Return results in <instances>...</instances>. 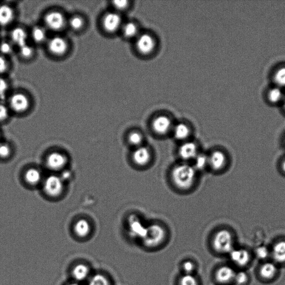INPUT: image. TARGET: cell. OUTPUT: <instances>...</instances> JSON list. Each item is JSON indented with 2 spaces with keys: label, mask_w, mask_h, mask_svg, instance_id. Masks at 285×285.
<instances>
[{
  "label": "cell",
  "mask_w": 285,
  "mask_h": 285,
  "mask_svg": "<svg viewBox=\"0 0 285 285\" xmlns=\"http://www.w3.org/2000/svg\"><path fill=\"white\" fill-rule=\"evenodd\" d=\"M175 185L182 189H187L193 185L195 178V169L187 164L178 165L172 174Z\"/></svg>",
  "instance_id": "1"
},
{
  "label": "cell",
  "mask_w": 285,
  "mask_h": 285,
  "mask_svg": "<svg viewBox=\"0 0 285 285\" xmlns=\"http://www.w3.org/2000/svg\"><path fill=\"white\" fill-rule=\"evenodd\" d=\"M212 246L218 253L229 254L235 248L234 234L225 229L217 231L213 237Z\"/></svg>",
  "instance_id": "2"
},
{
  "label": "cell",
  "mask_w": 285,
  "mask_h": 285,
  "mask_svg": "<svg viewBox=\"0 0 285 285\" xmlns=\"http://www.w3.org/2000/svg\"><path fill=\"white\" fill-rule=\"evenodd\" d=\"M165 237L164 229L158 224H153L147 227L146 234L141 240L147 247L154 248L161 245Z\"/></svg>",
  "instance_id": "3"
},
{
  "label": "cell",
  "mask_w": 285,
  "mask_h": 285,
  "mask_svg": "<svg viewBox=\"0 0 285 285\" xmlns=\"http://www.w3.org/2000/svg\"><path fill=\"white\" fill-rule=\"evenodd\" d=\"M43 185L45 193L49 197H58L63 192L64 181L61 177L50 175L45 178Z\"/></svg>",
  "instance_id": "4"
},
{
  "label": "cell",
  "mask_w": 285,
  "mask_h": 285,
  "mask_svg": "<svg viewBox=\"0 0 285 285\" xmlns=\"http://www.w3.org/2000/svg\"><path fill=\"white\" fill-rule=\"evenodd\" d=\"M229 254L231 262L241 269H244L251 263V254L244 248L235 247Z\"/></svg>",
  "instance_id": "5"
},
{
  "label": "cell",
  "mask_w": 285,
  "mask_h": 285,
  "mask_svg": "<svg viewBox=\"0 0 285 285\" xmlns=\"http://www.w3.org/2000/svg\"><path fill=\"white\" fill-rule=\"evenodd\" d=\"M278 272V265L272 261H265L259 269V276L264 281L274 280L277 277Z\"/></svg>",
  "instance_id": "6"
},
{
  "label": "cell",
  "mask_w": 285,
  "mask_h": 285,
  "mask_svg": "<svg viewBox=\"0 0 285 285\" xmlns=\"http://www.w3.org/2000/svg\"><path fill=\"white\" fill-rule=\"evenodd\" d=\"M236 271L229 265L218 267L215 272L216 281L222 285H227L234 282Z\"/></svg>",
  "instance_id": "7"
},
{
  "label": "cell",
  "mask_w": 285,
  "mask_h": 285,
  "mask_svg": "<svg viewBox=\"0 0 285 285\" xmlns=\"http://www.w3.org/2000/svg\"><path fill=\"white\" fill-rule=\"evenodd\" d=\"M68 163L66 156L60 152H52L47 156L46 160L47 167L52 171L63 170Z\"/></svg>",
  "instance_id": "8"
},
{
  "label": "cell",
  "mask_w": 285,
  "mask_h": 285,
  "mask_svg": "<svg viewBox=\"0 0 285 285\" xmlns=\"http://www.w3.org/2000/svg\"><path fill=\"white\" fill-rule=\"evenodd\" d=\"M136 48L141 54H150L155 48V40L149 34H142L136 40Z\"/></svg>",
  "instance_id": "9"
},
{
  "label": "cell",
  "mask_w": 285,
  "mask_h": 285,
  "mask_svg": "<svg viewBox=\"0 0 285 285\" xmlns=\"http://www.w3.org/2000/svg\"><path fill=\"white\" fill-rule=\"evenodd\" d=\"M45 21L47 26L53 31H60L65 23L64 16L57 11H52L46 15Z\"/></svg>",
  "instance_id": "10"
},
{
  "label": "cell",
  "mask_w": 285,
  "mask_h": 285,
  "mask_svg": "<svg viewBox=\"0 0 285 285\" xmlns=\"http://www.w3.org/2000/svg\"><path fill=\"white\" fill-rule=\"evenodd\" d=\"M271 251V258L278 265H285V240L276 242Z\"/></svg>",
  "instance_id": "11"
},
{
  "label": "cell",
  "mask_w": 285,
  "mask_h": 285,
  "mask_svg": "<svg viewBox=\"0 0 285 285\" xmlns=\"http://www.w3.org/2000/svg\"><path fill=\"white\" fill-rule=\"evenodd\" d=\"M10 103L12 109L18 112L25 111L29 106V100L25 94L15 93L10 98Z\"/></svg>",
  "instance_id": "12"
},
{
  "label": "cell",
  "mask_w": 285,
  "mask_h": 285,
  "mask_svg": "<svg viewBox=\"0 0 285 285\" xmlns=\"http://www.w3.org/2000/svg\"><path fill=\"white\" fill-rule=\"evenodd\" d=\"M122 23L121 17L120 15L110 13L106 14L103 20V25L107 32L114 33L120 27Z\"/></svg>",
  "instance_id": "13"
},
{
  "label": "cell",
  "mask_w": 285,
  "mask_h": 285,
  "mask_svg": "<svg viewBox=\"0 0 285 285\" xmlns=\"http://www.w3.org/2000/svg\"><path fill=\"white\" fill-rule=\"evenodd\" d=\"M227 156L221 151L213 152L209 157V165L214 170H220L226 165Z\"/></svg>",
  "instance_id": "14"
},
{
  "label": "cell",
  "mask_w": 285,
  "mask_h": 285,
  "mask_svg": "<svg viewBox=\"0 0 285 285\" xmlns=\"http://www.w3.org/2000/svg\"><path fill=\"white\" fill-rule=\"evenodd\" d=\"M172 123L170 119L165 116H161L157 117L152 123L154 131L160 135H163L169 131Z\"/></svg>",
  "instance_id": "15"
},
{
  "label": "cell",
  "mask_w": 285,
  "mask_h": 285,
  "mask_svg": "<svg viewBox=\"0 0 285 285\" xmlns=\"http://www.w3.org/2000/svg\"><path fill=\"white\" fill-rule=\"evenodd\" d=\"M151 153L146 147H138L133 153L134 162L138 165H146L150 162Z\"/></svg>",
  "instance_id": "16"
},
{
  "label": "cell",
  "mask_w": 285,
  "mask_h": 285,
  "mask_svg": "<svg viewBox=\"0 0 285 285\" xmlns=\"http://www.w3.org/2000/svg\"><path fill=\"white\" fill-rule=\"evenodd\" d=\"M48 47L53 54L62 55L67 51L68 44L63 38L57 37L52 38L49 41Z\"/></svg>",
  "instance_id": "17"
},
{
  "label": "cell",
  "mask_w": 285,
  "mask_h": 285,
  "mask_svg": "<svg viewBox=\"0 0 285 285\" xmlns=\"http://www.w3.org/2000/svg\"><path fill=\"white\" fill-rule=\"evenodd\" d=\"M129 225L130 233H131L133 236L140 237L141 239L144 238L146 233L147 227L142 225L137 217L134 215L130 216L129 218Z\"/></svg>",
  "instance_id": "18"
},
{
  "label": "cell",
  "mask_w": 285,
  "mask_h": 285,
  "mask_svg": "<svg viewBox=\"0 0 285 285\" xmlns=\"http://www.w3.org/2000/svg\"><path fill=\"white\" fill-rule=\"evenodd\" d=\"M179 154L183 159H194L197 156V147L193 142H186L180 148Z\"/></svg>",
  "instance_id": "19"
},
{
  "label": "cell",
  "mask_w": 285,
  "mask_h": 285,
  "mask_svg": "<svg viewBox=\"0 0 285 285\" xmlns=\"http://www.w3.org/2000/svg\"><path fill=\"white\" fill-rule=\"evenodd\" d=\"M74 233L81 238L87 237L91 232V225L85 219H80L74 224Z\"/></svg>",
  "instance_id": "20"
},
{
  "label": "cell",
  "mask_w": 285,
  "mask_h": 285,
  "mask_svg": "<svg viewBox=\"0 0 285 285\" xmlns=\"http://www.w3.org/2000/svg\"><path fill=\"white\" fill-rule=\"evenodd\" d=\"M73 277L77 282H81L86 280L90 275L89 267L83 264L76 265L72 271Z\"/></svg>",
  "instance_id": "21"
},
{
  "label": "cell",
  "mask_w": 285,
  "mask_h": 285,
  "mask_svg": "<svg viewBox=\"0 0 285 285\" xmlns=\"http://www.w3.org/2000/svg\"><path fill=\"white\" fill-rule=\"evenodd\" d=\"M14 13L13 9L8 5L0 7V25L7 26L13 21Z\"/></svg>",
  "instance_id": "22"
},
{
  "label": "cell",
  "mask_w": 285,
  "mask_h": 285,
  "mask_svg": "<svg viewBox=\"0 0 285 285\" xmlns=\"http://www.w3.org/2000/svg\"><path fill=\"white\" fill-rule=\"evenodd\" d=\"M25 180L28 185L36 186L42 181V175L38 169L31 168L25 172Z\"/></svg>",
  "instance_id": "23"
},
{
  "label": "cell",
  "mask_w": 285,
  "mask_h": 285,
  "mask_svg": "<svg viewBox=\"0 0 285 285\" xmlns=\"http://www.w3.org/2000/svg\"><path fill=\"white\" fill-rule=\"evenodd\" d=\"M11 37L13 42L19 47L26 44L27 34L22 28H14L11 32Z\"/></svg>",
  "instance_id": "24"
},
{
  "label": "cell",
  "mask_w": 285,
  "mask_h": 285,
  "mask_svg": "<svg viewBox=\"0 0 285 285\" xmlns=\"http://www.w3.org/2000/svg\"><path fill=\"white\" fill-rule=\"evenodd\" d=\"M190 130L186 124L180 123L174 129V135L178 140L186 139L189 135Z\"/></svg>",
  "instance_id": "25"
},
{
  "label": "cell",
  "mask_w": 285,
  "mask_h": 285,
  "mask_svg": "<svg viewBox=\"0 0 285 285\" xmlns=\"http://www.w3.org/2000/svg\"><path fill=\"white\" fill-rule=\"evenodd\" d=\"M249 281V276L246 271L241 269L238 271H236L234 283L236 285H247Z\"/></svg>",
  "instance_id": "26"
},
{
  "label": "cell",
  "mask_w": 285,
  "mask_h": 285,
  "mask_svg": "<svg viewBox=\"0 0 285 285\" xmlns=\"http://www.w3.org/2000/svg\"><path fill=\"white\" fill-rule=\"evenodd\" d=\"M123 31L125 37L132 38L137 35L138 29L135 23L129 22L124 26Z\"/></svg>",
  "instance_id": "27"
},
{
  "label": "cell",
  "mask_w": 285,
  "mask_h": 285,
  "mask_svg": "<svg viewBox=\"0 0 285 285\" xmlns=\"http://www.w3.org/2000/svg\"><path fill=\"white\" fill-rule=\"evenodd\" d=\"M283 93L279 88L271 89L268 93V99L272 103H277L282 99Z\"/></svg>",
  "instance_id": "28"
},
{
  "label": "cell",
  "mask_w": 285,
  "mask_h": 285,
  "mask_svg": "<svg viewBox=\"0 0 285 285\" xmlns=\"http://www.w3.org/2000/svg\"><path fill=\"white\" fill-rule=\"evenodd\" d=\"M255 256L260 260L265 261H268L269 258H271V251L270 249L264 246L259 247L256 248L254 252Z\"/></svg>",
  "instance_id": "29"
},
{
  "label": "cell",
  "mask_w": 285,
  "mask_h": 285,
  "mask_svg": "<svg viewBox=\"0 0 285 285\" xmlns=\"http://www.w3.org/2000/svg\"><path fill=\"white\" fill-rule=\"evenodd\" d=\"M88 285H110L108 278L103 274H97L92 277Z\"/></svg>",
  "instance_id": "30"
},
{
  "label": "cell",
  "mask_w": 285,
  "mask_h": 285,
  "mask_svg": "<svg viewBox=\"0 0 285 285\" xmlns=\"http://www.w3.org/2000/svg\"><path fill=\"white\" fill-rule=\"evenodd\" d=\"M194 169L198 170L204 169L209 164V157L204 154H200L194 158Z\"/></svg>",
  "instance_id": "31"
},
{
  "label": "cell",
  "mask_w": 285,
  "mask_h": 285,
  "mask_svg": "<svg viewBox=\"0 0 285 285\" xmlns=\"http://www.w3.org/2000/svg\"><path fill=\"white\" fill-rule=\"evenodd\" d=\"M46 36V32L42 27L37 26L33 28L32 37L36 42H43L45 40Z\"/></svg>",
  "instance_id": "32"
},
{
  "label": "cell",
  "mask_w": 285,
  "mask_h": 285,
  "mask_svg": "<svg viewBox=\"0 0 285 285\" xmlns=\"http://www.w3.org/2000/svg\"><path fill=\"white\" fill-rule=\"evenodd\" d=\"M274 81L278 86L285 87V67L276 70L274 75Z\"/></svg>",
  "instance_id": "33"
},
{
  "label": "cell",
  "mask_w": 285,
  "mask_h": 285,
  "mask_svg": "<svg viewBox=\"0 0 285 285\" xmlns=\"http://www.w3.org/2000/svg\"><path fill=\"white\" fill-rule=\"evenodd\" d=\"M142 140L141 134L137 132H133L128 135V141L130 144L134 146L140 147Z\"/></svg>",
  "instance_id": "34"
},
{
  "label": "cell",
  "mask_w": 285,
  "mask_h": 285,
  "mask_svg": "<svg viewBox=\"0 0 285 285\" xmlns=\"http://www.w3.org/2000/svg\"><path fill=\"white\" fill-rule=\"evenodd\" d=\"M180 285H198V282L193 274H185L180 279Z\"/></svg>",
  "instance_id": "35"
},
{
  "label": "cell",
  "mask_w": 285,
  "mask_h": 285,
  "mask_svg": "<svg viewBox=\"0 0 285 285\" xmlns=\"http://www.w3.org/2000/svg\"><path fill=\"white\" fill-rule=\"evenodd\" d=\"M11 154L10 146L5 142H0V158L7 159Z\"/></svg>",
  "instance_id": "36"
},
{
  "label": "cell",
  "mask_w": 285,
  "mask_h": 285,
  "mask_svg": "<svg viewBox=\"0 0 285 285\" xmlns=\"http://www.w3.org/2000/svg\"><path fill=\"white\" fill-rule=\"evenodd\" d=\"M69 25L75 31H79L84 25V21L79 16H74L71 18Z\"/></svg>",
  "instance_id": "37"
},
{
  "label": "cell",
  "mask_w": 285,
  "mask_h": 285,
  "mask_svg": "<svg viewBox=\"0 0 285 285\" xmlns=\"http://www.w3.org/2000/svg\"><path fill=\"white\" fill-rule=\"evenodd\" d=\"M182 269L185 274L192 275L195 270V265L193 263L190 261H185L182 266Z\"/></svg>",
  "instance_id": "38"
},
{
  "label": "cell",
  "mask_w": 285,
  "mask_h": 285,
  "mask_svg": "<svg viewBox=\"0 0 285 285\" xmlns=\"http://www.w3.org/2000/svg\"><path fill=\"white\" fill-rule=\"evenodd\" d=\"M20 52L22 56L25 58L31 57L33 53L32 47L26 44L20 47Z\"/></svg>",
  "instance_id": "39"
},
{
  "label": "cell",
  "mask_w": 285,
  "mask_h": 285,
  "mask_svg": "<svg viewBox=\"0 0 285 285\" xmlns=\"http://www.w3.org/2000/svg\"><path fill=\"white\" fill-rule=\"evenodd\" d=\"M13 50V47L8 42H4L0 45V51L4 54H9Z\"/></svg>",
  "instance_id": "40"
},
{
  "label": "cell",
  "mask_w": 285,
  "mask_h": 285,
  "mask_svg": "<svg viewBox=\"0 0 285 285\" xmlns=\"http://www.w3.org/2000/svg\"><path fill=\"white\" fill-rule=\"evenodd\" d=\"M8 116L9 111L7 107L4 105L0 104V122L7 120Z\"/></svg>",
  "instance_id": "41"
},
{
  "label": "cell",
  "mask_w": 285,
  "mask_h": 285,
  "mask_svg": "<svg viewBox=\"0 0 285 285\" xmlns=\"http://www.w3.org/2000/svg\"><path fill=\"white\" fill-rule=\"evenodd\" d=\"M8 85L7 81L3 78H0V97H4L7 92Z\"/></svg>",
  "instance_id": "42"
},
{
  "label": "cell",
  "mask_w": 285,
  "mask_h": 285,
  "mask_svg": "<svg viewBox=\"0 0 285 285\" xmlns=\"http://www.w3.org/2000/svg\"><path fill=\"white\" fill-rule=\"evenodd\" d=\"M129 2L127 1H115L113 2L114 7L119 10H123L128 8Z\"/></svg>",
  "instance_id": "43"
},
{
  "label": "cell",
  "mask_w": 285,
  "mask_h": 285,
  "mask_svg": "<svg viewBox=\"0 0 285 285\" xmlns=\"http://www.w3.org/2000/svg\"><path fill=\"white\" fill-rule=\"evenodd\" d=\"M8 68V64L5 59L0 56V74L3 73Z\"/></svg>",
  "instance_id": "44"
},
{
  "label": "cell",
  "mask_w": 285,
  "mask_h": 285,
  "mask_svg": "<svg viewBox=\"0 0 285 285\" xmlns=\"http://www.w3.org/2000/svg\"><path fill=\"white\" fill-rule=\"evenodd\" d=\"M70 176H71V174L68 171H65L64 172V173L62 175V177H61L62 180L64 181V180H69V178H70Z\"/></svg>",
  "instance_id": "45"
},
{
  "label": "cell",
  "mask_w": 285,
  "mask_h": 285,
  "mask_svg": "<svg viewBox=\"0 0 285 285\" xmlns=\"http://www.w3.org/2000/svg\"><path fill=\"white\" fill-rule=\"evenodd\" d=\"M280 169L282 173L285 175V157L282 159L280 164Z\"/></svg>",
  "instance_id": "46"
},
{
  "label": "cell",
  "mask_w": 285,
  "mask_h": 285,
  "mask_svg": "<svg viewBox=\"0 0 285 285\" xmlns=\"http://www.w3.org/2000/svg\"><path fill=\"white\" fill-rule=\"evenodd\" d=\"M68 285H80V284L78 283L74 282V283H71L69 284Z\"/></svg>",
  "instance_id": "47"
},
{
  "label": "cell",
  "mask_w": 285,
  "mask_h": 285,
  "mask_svg": "<svg viewBox=\"0 0 285 285\" xmlns=\"http://www.w3.org/2000/svg\"><path fill=\"white\" fill-rule=\"evenodd\" d=\"M284 108H285V98H284Z\"/></svg>",
  "instance_id": "48"
}]
</instances>
